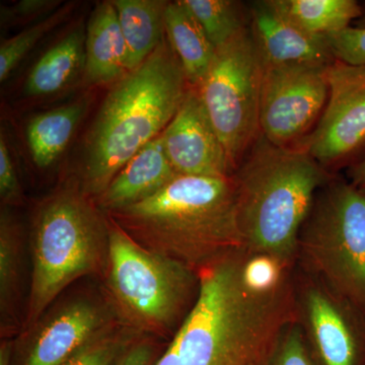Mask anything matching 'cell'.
<instances>
[{
	"instance_id": "obj_1",
	"label": "cell",
	"mask_w": 365,
	"mask_h": 365,
	"mask_svg": "<svg viewBox=\"0 0 365 365\" xmlns=\"http://www.w3.org/2000/svg\"><path fill=\"white\" fill-rule=\"evenodd\" d=\"M199 294L155 365H259L297 319L290 272L259 275L235 250L198 272Z\"/></svg>"
},
{
	"instance_id": "obj_2",
	"label": "cell",
	"mask_w": 365,
	"mask_h": 365,
	"mask_svg": "<svg viewBox=\"0 0 365 365\" xmlns=\"http://www.w3.org/2000/svg\"><path fill=\"white\" fill-rule=\"evenodd\" d=\"M191 88L167 34L140 66L118 79L86 137L81 189L96 200L126 163L165 130Z\"/></svg>"
},
{
	"instance_id": "obj_3",
	"label": "cell",
	"mask_w": 365,
	"mask_h": 365,
	"mask_svg": "<svg viewBox=\"0 0 365 365\" xmlns=\"http://www.w3.org/2000/svg\"><path fill=\"white\" fill-rule=\"evenodd\" d=\"M105 215L143 248L196 272L242 248L232 177L177 175L153 196Z\"/></svg>"
},
{
	"instance_id": "obj_4",
	"label": "cell",
	"mask_w": 365,
	"mask_h": 365,
	"mask_svg": "<svg viewBox=\"0 0 365 365\" xmlns=\"http://www.w3.org/2000/svg\"><path fill=\"white\" fill-rule=\"evenodd\" d=\"M329 175L302 146L281 148L260 134L232 176L242 248L290 268Z\"/></svg>"
},
{
	"instance_id": "obj_5",
	"label": "cell",
	"mask_w": 365,
	"mask_h": 365,
	"mask_svg": "<svg viewBox=\"0 0 365 365\" xmlns=\"http://www.w3.org/2000/svg\"><path fill=\"white\" fill-rule=\"evenodd\" d=\"M108 258L107 216L83 191L79 180L62 185L34 216L32 278L21 332L74 281L88 275L104 276Z\"/></svg>"
},
{
	"instance_id": "obj_6",
	"label": "cell",
	"mask_w": 365,
	"mask_h": 365,
	"mask_svg": "<svg viewBox=\"0 0 365 365\" xmlns=\"http://www.w3.org/2000/svg\"><path fill=\"white\" fill-rule=\"evenodd\" d=\"M108 220L106 295L118 319L141 335L174 337L198 297V272L143 248Z\"/></svg>"
},
{
	"instance_id": "obj_7",
	"label": "cell",
	"mask_w": 365,
	"mask_h": 365,
	"mask_svg": "<svg viewBox=\"0 0 365 365\" xmlns=\"http://www.w3.org/2000/svg\"><path fill=\"white\" fill-rule=\"evenodd\" d=\"M314 277L365 316V191L332 179L319 190L299 239Z\"/></svg>"
},
{
	"instance_id": "obj_8",
	"label": "cell",
	"mask_w": 365,
	"mask_h": 365,
	"mask_svg": "<svg viewBox=\"0 0 365 365\" xmlns=\"http://www.w3.org/2000/svg\"><path fill=\"white\" fill-rule=\"evenodd\" d=\"M264 61L251 26L216 48L206 76L197 86L232 170L260 136Z\"/></svg>"
},
{
	"instance_id": "obj_9",
	"label": "cell",
	"mask_w": 365,
	"mask_h": 365,
	"mask_svg": "<svg viewBox=\"0 0 365 365\" xmlns=\"http://www.w3.org/2000/svg\"><path fill=\"white\" fill-rule=\"evenodd\" d=\"M329 66H264L259 113L262 136L281 148L304 143L318 124L328 101Z\"/></svg>"
},
{
	"instance_id": "obj_10",
	"label": "cell",
	"mask_w": 365,
	"mask_h": 365,
	"mask_svg": "<svg viewBox=\"0 0 365 365\" xmlns=\"http://www.w3.org/2000/svg\"><path fill=\"white\" fill-rule=\"evenodd\" d=\"M117 319L106 294L64 299L14 338L11 365H61Z\"/></svg>"
},
{
	"instance_id": "obj_11",
	"label": "cell",
	"mask_w": 365,
	"mask_h": 365,
	"mask_svg": "<svg viewBox=\"0 0 365 365\" xmlns=\"http://www.w3.org/2000/svg\"><path fill=\"white\" fill-rule=\"evenodd\" d=\"M327 74L325 109L313 132L297 146L329 170L353 165L365 148V66L335 59Z\"/></svg>"
},
{
	"instance_id": "obj_12",
	"label": "cell",
	"mask_w": 365,
	"mask_h": 365,
	"mask_svg": "<svg viewBox=\"0 0 365 365\" xmlns=\"http://www.w3.org/2000/svg\"><path fill=\"white\" fill-rule=\"evenodd\" d=\"M295 304L316 365H365L364 314L314 277L295 292Z\"/></svg>"
},
{
	"instance_id": "obj_13",
	"label": "cell",
	"mask_w": 365,
	"mask_h": 365,
	"mask_svg": "<svg viewBox=\"0 0 365 365\" xmlns=\"http://www.w3.org/2000/svg\"><path fill=\"white\" fill-rule=\"evenodd\" d=\"M162 138L168 158L178 175L223 178L234 174L222 141L194 86L190 88Z\"/></svg>"
},
{
	"instance_id": "obj_14",
	"label": "cell",
	"mask_w": 365,
	"mask_h": 365,
	"mask_svg": "<svg viewBox=\"0 0 365 365\" xmlns=\"http://www.w3.org/2000/svg\"><path fill=\"white\" fill-rule=\"evenodd\" d=\"M250 26L264 66L331 64L335 60L326 38L300 29L276 6L274 0L250 4Z\"/></svg>"
},
{
	"instance_id": "obj_15",
	"label": "cell",
	"mask_w": 365,
	"mask_h": 365,
	"mask_svg": "<svg viewBox=\"0 0 365 365\" xmlns=\"http://www.w3.org/2000/svg\"><path fill=\"white\" fill-rule=\"evenodd\" d=\"M177 175L160 134L126 163L95 202L104 213L127 207L153 196Z\"/></svg>"
},
{
	"instance_id": "obj_16",
	"label": "cell",
	"mask_w": 365,
	"mask_h": 365,
	"mask_svg": "<svg viewBox=\"0 0 365 365\" xmlns=\"http://www.w3.org/2000/svg\"><path fill=\"white\" fill-rule=\"evenodd\" d=\"M24 241L21 225L2 208L0 216V330L1 339L16 338L23 330Z\"/></svg>"
},
{
	"instance_id": "obj_17",
	"label": "cell",
	"mask_w": 365,
	"mask_h": 365,
	"mask_svg": "<svg viewBox=\"0 0 365 365\" xmlns=\"http://www.w3.org/2000/svg\"><path fill=\"white\" fill-rule=\"evenodd\" d=\"M127 46L112 1L98 4L86 35V71L91 83L116 81L128 72Z\"/></svg>"
},
{
	"instance_id": "obj_18",
	"label": "cell",
	"mask_w": 365,
	"mask_h": 365,
	"mask_svg": "<svg viewBox=\"0 0 365 365\" xmlns=\"http://www.w3.org/2000/svg\"><path fill=\"white\" fill-rule=\"evenodd\" d=\"M165 34L181 62L190 86L197 88L215 56V45L182 0L168 4Z\"/></svg>"
},
{
	"instance_id": "obj_19",
	"label": "cell",
	"mask_w": 365,
	"mask_h": 365,
	"mask_svg": "<svg viewBox=\"0 0 365 365\" xmlns=\"http://www.w3.org/2000/svg\"><path fill=\"white\" fill-rule=\"evenodd\" d=\"M112 4L126 43L130 71L140 66L165 38V13L169 1L114 0Z\"/></svg>"
},
{
	"instance_id": "obj_20",
	"label": "cell",
	"mask_w": 365,
	"mask_h": 365,
	"mask_svg": "<svg viewBox=\"0 0 365 365\" xmlns=\"http://www.w3.org/2000/svg\"><path fill=\"white\" fill-rule=\"evenodd\" d=\"M86 57V34L78 28L41 57L28 76L25 91L30 97L53 95L73 78Z\"/></svg>"
},
{
	"instance_id": "obj_21",
	"label": "cell",
	"mask_w": 365,
	"mask_h": 365,
	"mask_svg": "<svg viewBox=\"0 0 365 365\" xmlns=\"http://www.w3.org/2000/svg\"><path fill=\"white\" fill-rule=\"evenodd\" d=\"M83 103L63 106L31 120L26 138L34 163L42 169L51 165L66 150L81 116Z\"/></svg>"
},
{
	"instance_id": "obj_22",
	"label": "cell",
	"mask_w": 365,
	"mask_h": 365,
	"mask_svg": "<svg viewBox=\"0 0 365 365\" xmlns=\"http://www.w3.org/2000/svg\"><path fill=\"white\" fill-rule=\"evenodd\" d=\"M276 6L302 30L316 37L341 32L364 11L355 0H274Z\"/></svg>"
},
{
	"instance_id": "obj_23",
	"label": "cell",
	"mask_w": 365,
	"mask_h": 365,
	"mask_svg": "<svg viewBox=\"0 0 365 365\" xmlns=\"http://www.w3.org/2000/svg\"><path fill=\"white\" fill-rule=\"evenodd\" d=\"M207 34L220 47L250 26L249 6L235 0H182Z\"/></svg>"
},
{
	"instance_id": "obj_24",
	"label": "cell",
	"mask_w": 365,
	"mask_h": 365,
	"mask_svg": "<svg viewBox=\"0 0 365 365\" xmlns=\"http://www.w3.org/2000/svg\"><path fill=\"white\" fill-rule=\"evenodd\" d=\"M140 336L143 335L117 319L61 365H112Z\"/></svg>"
},
{
	"instance_id": "obj_25",
	"label": "cell",
	"mask_w": 365,
	"mask_h": 365,
	"mask_svg": "<svg viewBox=\"0 0 365 365\" xmlns=\"http://www.w3.org/2000/svg\"><path fill=\"white\" fill-rule=\"evenodd\" d=\"M73 7V4H67L59 9H56L54 13L46 16L44 20L38 21L19 35L14 36L11 39L2 42L0 46V81L1 83L6 81L7 76L26 56V53L32 49L43 36L66 20L71 14Z\"/></svg>"
},
{
	"instance_id": "obj_26",
	"label": "cell",
	"mask_w": 365,
	"mask_h": 365,
	"mask_svg": "<svg viewBox=\"0 0 365 365\" xmlns=\"http://www.w3.org/2000/svg\"><path fill=\"white\" fill-rule=\"evenodd\" d=\"M259 365H316L297 317L285 327Z\"/></svg>"
},
{
	"instance_id": "obj_27",
	"label": "cell",
	"mask_w": 365,
	"mask_h": 365,
	"mask_svg": "<svg viewBox=\"0 0 365 365\" xmlns=\"http://www.w3.org/2000/svg\"><path fill=\"white\" fill-rule=\"evenodd\" d=\"M334 58L350 66H365V28L349 26L327 36Z\"/></svg>"
},
{
	"instance_id": "obj_28",
	"label": "cell",
	"mask_w": 365,
	"mask_h": 365,
	"mask_svg": "<svg viewBox=\"0 0 365 365\" xmlns=\"http://www.w3.org/2000/svg\"><path fill=\"white\" fill-rule=\"evenodd\" d=\"M167 346L158 338L140 336L125 349L112 365H155Z\"/></svg>"
},
{
	"instance_id": "obj_29",
	"label": "cell",
	"mask_w": 365,
	"mask_h": 365,
	"mask_svg": "<svg viewBox=\"0 0 365 365\" xmlns=\"http://www.w3.org/2000/svg\"><path fill=\"white\" fill-rule=\"evenodd\" d=\"M0 198L7 206L20 205L23 202V191L16 168L4 135L0 137Z\"/></svg>"
},
{
	"instance_id": "obj_30",
	"label": "cell",
	"mask_w": 365,
	"mask_h": 365,
	"mask_svg": "<svg viewBox=\"0 0 365 365\" xmlns=\"http://www.w3.org/2000/svg\"><path fill=\"white\" fill-rule=\"evenodd\" d=\"M60 1L55 0H21L11 7H2L1 20L13 23L16 21L33 20L43 14L55 11Z\"/></svg>"
},
{
	"instance_id": "obj_31",
	"label": "cell",
	"mask_w": 365,
	"mask_h": 365,
	"mask_svg": "<svg viewBox=\"0 0 365 365\" xmlns=\"http://www.w3.org/2000/svg\"><path fill=\"white\" fill-rule=\"evenodd\" d=\"M348 177L355 187L365 190V157L350 165Z\"/></svg>"
},
{
	"instance_id": "obj_32",
	"label": "cell",
	"mask_w": 365,
	"mask_h": 365,
	"mask_svg": "<svg viewBox=\"0 0 365 365\" xmlns=\"http://www.w3.org/2000/svg\"><path fill=\"white\" fill-rule=\"evenodd\" d=\"M14 346V338L1 339V344H0V365H11Z\"/></svg>"
},
{
	"instance_id": "obj_33",
	"label": "cell",
	"mask_w": 365,
	"mask_h": 365,
	"mask_svg": "<svg viewBox=\"0 0 365 365\" xmlns=\"http://www.w3.org/2000/svg\"><path fill=\"white\" fill-rule=\"evenodd\" d=\"M356 26H359V28H365V11L364 14H362L361 18L356 21Z\"/></svg>"
},
{
	"instance_id": "obj_34",
	"label": "cell",
	"mask_w": 365,
	"mask_h": 365,
	"mask_svg": "<svg viewBox=\"0 0 365 365\" xmlns=\"http://www.w3.org/2000/svg\"><path fill=\"white\" fill-rule=\"evenodd\" d=\"M364 191H365V190H364Z\"/></svg>"
}]
</instances>
